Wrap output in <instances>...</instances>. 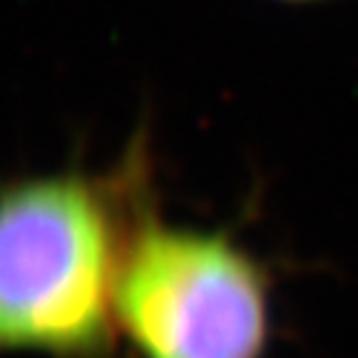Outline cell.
Wrapping results in <instances>:
<instances>
[{"label":"cell","instance_id":"obj_1","mask_svg":"<svg viewBox=\"0 0 358 358\" xmlns=\"http://www.w3.org/2000/svg\"><path fill=\"white\" fill-rule=\"evenodd\" d=\"M152 199L145 142L110 174L0 185V351L115 358L120 264Z\"/></svg>","mask_w":358,"mask_h":358},{"label":"cell","instance_id":"obj_3","mask_svg":"<svg viewBox=\"0 0 358 358\" xmlns=\"http://www.w3.org/2000/svg\"><path fill=\"white\" fill-rule=\"evenodd\" d=\"M286 3H316V0H286Z\"/></svg>","mask_w":358,"mask_h":358},{"label":"cell","instance_id":"obj_2","mask_svg":"<svg viewBox=\"0 0 358 358\" xmlns=\"http://www.w3.org/2000/svg\"><path fill=\"white\" fill-rule=\"evenodd\" d=\"M115 313L142 358H264L271 276L229 234L167 224L152 199L124 246Z\"/></svg>","mask_w":358,"mask_h":358}]
</instances>
